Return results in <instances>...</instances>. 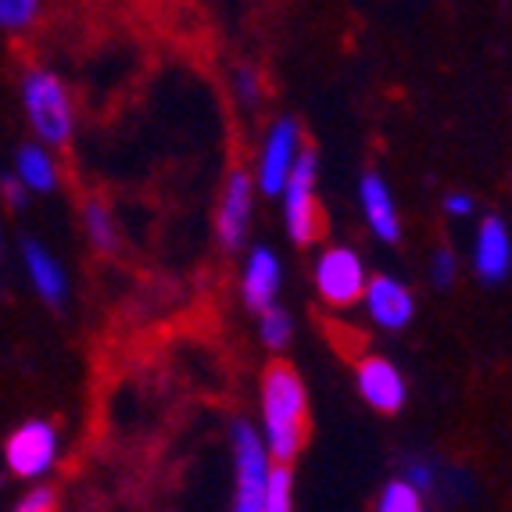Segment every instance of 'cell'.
<instances>
[{"instance_id": "12", "label": "cell", "mask_w": 512, "mask_h": 512, "mask_svg": "<svg viewBox=\"0 0 512 512\" xmlns=\"http://www.w3.org/2000/svg\"><path fill=\"white\" fill-rule=\"evenodd\" d=\"M362 212H366V222L373 226V233L387 244L402 237V226H398V212H394V201H391V190L387 183L369 172L366 180H362Z\"/></svg>"}, {"instance_id": "20", "label": "cell", "mask_w": 512, "mask_h": 512, "mask_svg": "<svg viewBox=\"0 0 512 512\" xmlns=\"http://www.w3.org/2000/svg\"><path fill=\"white\" fill-rule=\"evenodd\" d=\"M287 337H291V316L276 305L265 308L262 312V341L269 344V348H280V344H287Z\"/></svg>"}, {"instance_id": "17", "label": "cell", "mask_w": 512, "mask_h": 512, "mask_svg": "<svg viewBox=\"0 0 512 512\" xmlns=\"http://www.w3.org/2000/svg\"><path fill=\"white\" fill-rule=\"evenodd\" d=\"M376 512H423L419 487H412L409 480H391L376 502Z\"/></svg>"}, {"instance_id": "26", "label": "cell", "mask_w": 512, "mask_h": 512, "mask_svg": "<svg viewBox=\"0 0 512 512\" xmlns=\"http://www.w3.org/2000/svg\"><path fill=\"white\" fill-rule=\"evenodd\" d=\"M470 208H473V201L466 194H452V197H448V212H452V215H470Z\"/></svg>"}, {"instance_id": "23", "label": "cell", "mask_w": 512, "mask_h": 512, "mask_svg": "<svg viewBox=\"0 0 512 512\" xmlns=\"http://www.w3.org/2000/svg\"><path fill=\"white\" fill-rule=\"evenodd\" d=\"M237 90H240V97L248 104H255L258 97H262V90H258V79H255V72H248V69H240L237 72Z\"/></svg>"}, {"instance_id": "11", "label": "cell", "mask_w": 512, "mask_h": 512, "mask_svg": "<svg viewBox=\"0 0 512 512\" xmlns=\"http://www.w3.org/2000/svg\"><path fill=\"white\" fill-rule=\"evenodd\" d=\"M512 269V240L509 230H505L502 219H491L480 226V237H477V273L484 276L487 283H498L505 280Z\"/></svg>"}, {"instance_id": "19", "label": "cell", "mask_w": 512, "mask_h": 512, "mask_svg": "<svg viewBox=\"0 0 512 512\" xmlns=\"http://www.w3.org/2000/svg\"><path fill=\"white\" fill-rule=\"evenodd\" d=\"M40 15V0H0V29H29Z\"/></svg>"}, {"instance_id": "25", "label": "cell", "mask_w": 512, "mask_h": 512, "mask_svg": "<svg viewBox=\"0 0 512 512\" xmlns=\"http://www.w3.org/2000/svg\"><path fill=\"white\" fill-rule=\"evenodd\" d=\"M405 480H409L412 487H430L434 473H430L427 466H419V462H416V466H409V477H405Z\"/></svg>"}, {"instance_id": "14", "label": "cell", "mask_w": 512, "mask_h": 512, "mask_svg": "<svg viewBox=\"0 0 512 512\" xmlns=\"http://www.w3.org/2000/svg\"><path fill=\"white\" fill-rule=\"evenodd\" d=\"M26 265H29V276H33L40 298L47 301V305H61V301H65V273H61L58 258H54L47 248H40L36 240H29Z\"/></svg>"}, {"instance_id": "10", "label": "cell", "mask_w": 512, "mask_h": 512, "mask_svg": "<svg viewBox=\"0 0 512 512\" xmlns=\"http://www.w3.org/2000/svg\"><path fill=\"white\" fill-rule=\"evenodd\" d=\"M366 305L369 316L387 330H402L412 319V294L391 276H373L366 280Z\"/></svg>"}, {"instance_id": "4", "label": "cell", "mask_w": 512, "mask_h": 512, "mask_svg": "<svg viewBox=\"0 0 512 512\" xmlns=\"http://www.w3.org/2000/svg\"><path fill=\"white\" fill-rule=\"evenodd\" d=\"M283 190H287V230H291L294 244H312L323 233V219H319L316 205V154H298L291 180Z\"/></svg>"}, {"instance_id": "15", "label": "cell", "mask_w": 512, "mask_h": 512, "mask_svg": "<svg viewBox=\"0 0 512 512\" xmlns=\"http://www.w3.org/2000/svg\"><path fill=\"white\" fill-rule=\"evenodd\" d=\"M18 180L26 183V190H51L58 183V169H54L51 154L43 147H22L18 151Z\"/></svg>"}, {"instance_id": "16", "label": "cell", "mask_w": 512, "mask_h": 512, "mask_svg": "<svg viewBox=\"0 0 512 512\" xmlns=\"http://www.w3.org/2000/svg\"><path fill=\"white\" fill-rule=\"evenodd\" d=\"M294 509V480L287 462H276L265 480V512H291Z\"/></svg>"}, {"instance_id": "6", "label": "cell", "mask_w": 512, "mask_h": 512, "mask_svg": "<svg viewBox=\"0 0 512 512\" xmlns=\"http://www.w3.org/2000/svg\"><path fill=\"white\" fill-rule=\"evenodd\" d=\"M316 287L323 294V301L337 308H348L366 294V273H362V262L355 251L348 248H333L319 258L316 265Z\"/></svg>"}, {"instance_id": "3", "label": "cell", "mask_w": 512, "mask_h": 512, "mask_svg": "<svg viewBox=\"0 0 512 512\" xmlns=\"http://www.w3.org/2000/svg\"><path fill=\"white\" fill-rule=\"evenodd\" d=\"M233 452H237V502L233 512H265V480H269V448L258 441L248 423L233 427Z\"/></svg>"}, {"instance_id": "8", "label": "cell", "mask_w": 512, "mask_h": 512, "mask_svg": "<svg viewBox=\"0 0 512 512\" xmlns=\"http://www.w3.org/2000/svg\"><path fill=\"white\" fill-rule=\"evenodd\" d=\"M251 176L244 169L230 172L226 190H222V205H219V240L222 248L237 251L248 237V219H251Z\"/></svg>"}, {"instance_id": "21", "label": "cell", "mask_w": 512, "mask_h": 512, "mask_svg": "<svg viewBox=\"0 0 512 512\" xmlns=\"http://www.w3.org/2000/svg\"><path fill=\"white\" fill-rule=\"evenodd\" d=\"M455 269H459V265H455V255H452V251H437V255H434V265H430V273H434V283H437V287H448V283L455 280Z\"/></svg>"}, {"instance_id": "22", "label": "cell", "mask_w": 512, "mask_h": 512, "mask_svg": "<svg viewBox=\"0 0 512 512\" xmlns=\"http://www.w3.org/2000/svg\"><path fill=\"white\" fill-rule=\"evenodd\" d=\"M15 512H54V491L36 487V491H29V495L18 502Z\"/></svg>"}, {"instance_id": "7", "label": "cell", "mask_w": 512, "mask_h": 512, "mask_svg": "<svg viewBox=\"0 0 512 512\" xmlns=\"http://www.w3.org/2000/svg\"><path fill=\"white\" fill-rule=\"evenodd\" d=\"M298 140H301L298 122H291V119L276 122V129L269 133V140H265L262 162H258V183H262L265 194H280V190L287 187L294 162H298V154H301Z\"/></svg>"}, {"instance_id": "24", "label": "cell", "mask_w": 512, "mask_h": 512, "mask_svg": "<svg viewBox=\"0 0 512 512\" xmlns=\"http://www.w3.org/2000/svg\"><path fill=\"white\" fill-rule=\"evenodd\" d=\"M4 194H8V201L18 208L22 201H26V183H22V180H4Z\"/></svg>"}, {"instance_id": "13", "label": "cell", "mask_w": 512, "mask_h": 512, "mask_svg": "<svg viewBox=\"0 0 512 512\" xmlns=\"http://www.w3.org/2000/svg\"><path fill=\"white\" fill-rule=\"evenodd\" d=\"M280 291V265H276V255L269 248H258L248 262V273H244V301L255 312H265L273 308V298Z\"/></svg>"}, {"instance_id": "2", "label": "cell", "mask_w": 512, "mask_h": 512, "mask_svg": "<svg viewBox=\"0 0 512 512\" xmlns=\"http://www.w3.org/2000/svg\"><path fill=\"white\" fill-rule=\"evenodd\" d=\"M22 97H26L29 122H33L36 137L47 144H69L72 137V101L58 76L43 69H29L22 79Z\"/></svg>"}, {"instance_id": "5", "label": "cell", "mask_w": 512, "mask_h": 512, "mask_svg": "<svg viewBox=\"0 0 512 512\" xmlns=\"http://www.w3.org/2000/svg\"><path fill=\"white\" fill-rule=\"evenodd\" d=\"M4 455H8V466L15 477H43L54 466V455H58V434H54L51 423L36 419V423H26L8 437Z\"/></svg>"}, {"instance_id": "1", "label": "cell", "mask_w": 512, "mask_h": 512, "mask_svg": "<svg viewBox=\"0 0 512 512\" xmlns=\"http://www.w3.org/2000/svg\"><path fill=\"white\" fill-rule=\"evenodd\" d=\"M262 419L269 459L287 462L301 452L308 437V402L305 384L287 362H273L262 376Z\"/></svg>"}, {"instance_id": "9", "label": "cell", "mask_w": 512, "mask_h": 512, "mask_svg": "<svg viewBox=\"0 0 512 512\" xmlns=\"http://www.w3.org/2000/svg\"><path fill=\"white\" fill-rule=\"evenodd\" d=\"M359 391L376 412H398L405 405V380L387 359H362Z\"/></svg>"}, {"instance_id": "18", "label": "cell", "mask_w": 512, "mask_h": 512, "mask_svg": "<svg viewBox=\"0 0 512 512\" xmlns=\"http://www.w3.org/2000/svg\"><path fill=\"white\" fill-rule=\"evenodd\" d=\"M83 219H86V233H90V240H94L97 248L101 251L115 248V226H111V215L101 201H90L83 208Z\"/></svg>"}]
</instances>
